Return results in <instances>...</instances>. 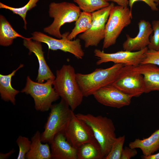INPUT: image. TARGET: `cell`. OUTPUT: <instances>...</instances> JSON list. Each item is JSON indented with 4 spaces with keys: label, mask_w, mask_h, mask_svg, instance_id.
I'll use <instances>...</instances> for the list:
<instances>
[{
    "label": "cell",
    "mask_w": 159,
    "mask_h": 159,
    "mask_svg": "<svg viewBox=\"0 0 159 159\" xmlns=\"http://www.w3.org/2000/svg\"><path fill=\"white\" fill-rule=\"evenodd\" d=\"M74 68L70 64H64L56 72L53 85L59 97L63 100L73 111L82 103L84 97L76 79Z\"/></svg>",
    "instance_id": "6da1fadb"
},
{
    "label": "cell",
    "mask_w": 159,
    "mask_h": 159,
    "mask_svg": "<svg viewBox=\"0 0 159 159\" xmlns=\"http://www.w3.org/2000/svg\"><path fill=\"white\" fill-rule=\"evenodd\" d=\"M123 64H115L106 69L97 68L87 74L76 73V79L84 97H87L115 80L123 67Z\"/></svg>",
    "instance_id": "7a4b0ae2"
},
{
    "label": "cell",
    "mask_w": 159,
    "mask_h": 159,
    "mask_svg": "<svg viewBox=\"0 0 159 159\" xmlns=\"http://www.w3.org/2000/svg\"><path fill=\"white\" fill-rule=\"evenodd\" d=\"M50 112L41 134L42 143L50 144L55 136L64 133L74 114L73 111L62 99L58 103L52 105Z\"/></svg>",
    "instance_id": "3957f363"
},
{
    "label": "cell",
    "mask_w": 159,
    "mask_h": 159,
    "mask_svg": "<svg viewBox=\"0 0 159 159\" xmlns=\"http://www.w3.org/2000/svg\"><path fill=\"white\" fill-rule=\"evenodd\" d=\"M91 128L105 157L109 153L116 138L115 127L112 121L106 116H94L90 114H75Z\"/></svg>",
    "instance_id": "277c9868"
},
{
    "label": "cell",
    "mask_w": 159,
    "mask_h": 159,
    "mask_svg": "<svg viewBox=\"0 0 159 159\" xmlns=\"http://www.w3.org/2000/svg\"><path fill=\"white\" fill-rule=\"evenodd\" d=\"M81 11L79 7L71 3L64 1L51 3L49 6V16L54 19L52 23L44 28V31L58 39L62 38L61 27L65 24L75 21Z\"/></svg>",
    "instance_id": "5b68a950"
},
{
    "label": "cell",
    "mask_w": 159,
    "mask_h": 159,
    "mask_svg": "<svg viewBox=\"0 0 159 159\" xmlns=\"http://www.w3.org/2000/svg\"><path fill=\"white\" fill-rule=\"evenodd\" d=\"M53 81L49 79L44 83H40L34 81L28 76L25 86L21 92L30 95L33 98L37 111H47L50 109L52 103L59 98L52 87Z\"/></svg>",
    "instance_id": "8992f818"
},
{
    "label": "cell",
    "mask_w": 159,
    "mask_h": 159,
    "mask_svg": "<svg viewBox=\"0 0 159 159\" xmlns=\"http://www.w3.org/2000/svg\"><path fill=\"white\" fill-rule=\"evenodd\" d=\"M132 10L127 7L114 6L111 9L105 25L103 49L114 45L123 29L131 23Z\"/></svg>",
    "instance_id": "52a82bcc"
},
{
    "label": "cell",
    "mask_w": 159,
    "mask_h": 159,
    "mask_svg": "<svg viewBox=\"0 0 159 159\" xmlns=\"http://www.w3.org/2000/svg\"><path fill=\"white\" fill-rule=\"evenodd\" d=\"M114 6V4L112 3L108 6L92 13L91 27L79 35V38L84 41L85 48L97 47L100 41L104 39L106 24L110 11Z\"/></svg>",
    "instance_id": "ba28073f"
},
{
    "label": "cell",
    "mask_w": 159,
    "mask_h": 159,
    "mask_svg": "<svg viewBox=\"0 0 159 159\" xmlns=\"http://www.w3.org/2000/svg\"><path fill=\"white\" fill-rule=\"evenodd\" d=\"M69 33L66 32L63 34L61 39H56L42 33L34 32L32 34V39L46 44L49 49L53 51L60 50L73 54L77 59H82L85 55L82 48L80 39L77 38L70 40L67 38Z\"/></svg>",
    "instance_id": "9c48e42d"
},
{
    "label": "cell",
    "mask_w": 159,
    "mask_h": 159,
    "mask_svg": "<svg viewBox=\"0 0 159 159\" xmlns=\"http://www.w3.org/2000/svg\"><path fill=\"white\" fill-rule=\"evenodd\" d=\"M132 66L125 65L112 84L132 97H137L145 92V85L143 76L134 71Z\"/></svg>",
    "instance_id": "30bf717a"
},
{
    "label": "cell",
    "mask_w": 159,
    "mask_h": 159,
    "mask_svg": "<svg viewBox=\"0 0 159 159\" xmlns=\"http://www.w3.org/2000/svg\"><path fill=\"white\" fill-rule=\"evenodd\" d=\"M64 134L67 141L76 149L87 143H91L101 148L90 127L74 114Z\"/></svg>",
    "instance_id": "8fae6325"
},
{
    "label": "cell",
    "mask_w": 159,
    "mask_h": 159,
    "mask_svg": "<svg viewBox=\"0 0 159 159\" xmlns=\"http://www.w3.org/2000/svg\"><path fill=\"white\" fill-rule=\"evenodd\" d=\"M148 47L137 51H120L113 53H106L98 49H95L94 56L98 59L97 65L109 62L123 64L125 65L136 66L140 64L148 50Z\"/></svg>",
    "instance_id": "7c38bea8"
},
{
    "label": "cell",
    "mask_w": 159,
    "mask_h": 159,
    "mask_svg": "<svg viewBox=\"0 0 159 159\" xmlns=\"http://www.w3.org/2000/svg\"><path fill=\"white\" fill-rule=\"evenodd\" d=\"M96 100L105 106L120 108L130 104L132 97L112 84L103 87L93 95Z\"/></svg>",
    "instance_id": "4fadbf2b"
},
{
    "label": "cell",
    "mask_w": 159,
    "mask_h": 159,
    "mask_svg": "<svg viewBox=\"0 0 159 159\" xmlns=\"http://www.w3.org/2000/svg\"><path fill=\"white\" fill-rule=\"evenodd\" d=\"M139 31L134 38L126 34V39L122 44L124 50L134 52L142 50L147 47L150 43V37L153 31L149 21L143 19L138 23Z\"/></svg>",
    "instance_id": "5bb4252c"
},
{
    "label": "cell",
    "mask_w": 159,
    "mask_h": 159,
    "mask_svg": "<svg viewBox=\"0 0 159 159\" xmlns=\"http://www.w3.org/2000/svg\"><path fill=\"white\" fill-rule=\"evenodd\" d=\"M31 37L24 39L23 45L29 50V54L34 53L37 58L39 64L37 82L43 83L49 79L54 80L56 77L47 64L44 56L41 42L32 40Z\"/></svg>",
    "instance_id": "9a60e30c"
},
{
    "label": "cell",
    "mask_w": 159,
    "mask_h": 159,
    "mask_svg": "<svg viewBox=\"0 0 159 159\" xmlns=\"http://www.w3.org/2000/svg\"><path fill=\"white\" fill-rule=\"evenodd\" d=\"M50 144L51 159H77V149L67 141L64 133L56 135Z\"/></svg>",
    "instance_id": "2e32d148"
},
{
    "label": "cell",
    "mask_w": 159,
    "mask_h": 159,
    "mask_svg": "<svg viewBox=\"0 0 159 159\" xmlns=\"http://www.w3.org/2000/svg\"><path fill=\"white\" fill-rule=\"evenodd\" d=\"M132 69L143 76L145 87L144 93L159 91V67L154 64H146L133 66Z\"/></svg>",
    "instance_id": "e0dca14e"
},
{
    "label": "cell",
    "mask_w": 159,
    "mask_h": 159,
    "mask_svg": "<svg viewBox=\"0 0 159 159\" xmlns=\"http://www.w3.org/2000/svg\"><path fill=\"white\" fill-rule=\"evenodd\" d=\"M31 144L29 151L26 154L27 159H51V150L48 143H42L41 134L36 131L31 139Z\"/></svg>",
    "instance_id": "ac0fdd59"
},
{
    "label": "cell",
    "mask_w": 159,
    "mask_h": 159,
    "mask_svg": "<svg viewBox=\"0 0 159 159\" xmlns=\"http://www.w3.org/2000/svg\"><path fill=\"white\" fill-rule=\"evenodd\" d=\"M24 65L21 64L19 67L11 73L4 75L0 74V95L1 99L5 102H10L13 105L16 104L15 97L19 91L14 89L11 85L12 77L16 71L23 67Z\"/></svg>",
    "instance_id": "d6986e66"
},
{
    "label": "cell",
    "mask_w": 159,
    "mask_h": 159,
    "mask_svg": "<svg viewBox=\"0 0 159 159\" xmlns=\"http://www.w3.org/2000/svg\"><path fill=\"white\" fill-rule=\"evenodd\" d=\"M129 147L132 148H140L145 156L154 154L159 150V129L148 138L136 139L129 143Z\"/></svg>",
    "instance_id": "ffe728a7"
},
{
    "label": "cell",
    "mask_w": 159,
    "mask_h": 159,
    "mask_svg": "<svg viewBox=\"0 0 159 159\" xmlns=\"http://www.w3.org/2000/svg\"><path fill=\"white\" fill-rule=\"evenodd\" d=\"M18 37L23 39L29 38L22 36L13 28L9 22L2 15H0V45L9 46L13 43L14 40Z\"/></svg>",
    "instance_id": "44dd1931"
},
{
    "label": "cell",
    "mask_w": 159,
    "mask_h": 159,
    "mask_svg": "<svg viewBox=\"0 0 159 159\" xmlns=\"http://www.w3.org/2000/svg\"><path fill=\"white\" fill-rule=\"evenodd\" d=\"M92 21V13L81 12L79 16L75 21V25L71 32L67 36L70 40L75 39L79 34L87 30L91 27Z\"/></svg>",
    "instance_id": "7402d4cb"
},
{
    "label": "cell",
    "mask_w": 159,
    "mask_h": 159,
    "mask_svg": "<svg viewBox=\"0 0 159 159\" xmlns=\"http://www.w3.org/2000/svg\"><path fill=\"white\" fill-rule=\"evenodd\" d=\"M77 159H102L105 157L101 148L91 143H85L77 149Z\"/></svg>",
    "instance_id": "603a6c76"
},
{
    "label": "cell",
    "mask_w": 159,
    "mask_h": 159,
    "mask_svg": "<svg viewBox=\"0 0 159 159\" xmlns=\"http://www.w3.org/2000/svg\"><path fill=\"white\" fill-rule=\"evenodd\" d=\"M82 11L92 13L109 6L105 0H73Z\"/></svg>",
    "instance_id": "cb8c5ba5"
},
{
    "label": "cell",
    "mask_w": 159,
    "mask_h": 159,
    "mask_svg": "<svg viewBox=\"0 0 159 159\" xmlns=\"http://www.w3.org/2000/svg\"><path fill=\"white\" fill-rule=\"evenodd\" d=\"M39 0H29L28 2L24 6L19 8H15L9 6L0 2V8L4 9L11 11L14 14L19 15L23 19L24 25V28L26 29L27 23L26 17L27 12L37 6V3Z\"/></svg>",
    "instance_id": "d4e9b609"
},
{
    "label": "cell",
    "mask_w": 159,
    "mask_h": 159,
    "mask_svg": "<svg viewBox=\"0 0 159 159\" xmlns=\"http://www.w3.org/2000/svg\"><path fill=\"white\" fill-rule=\"evenodd\" d=\"M125 140V135L117 138L113 143L109 153L105 159H121Z\"/></svg>",
    "instance_id": "484cf974"
},
{
    "label": "cell",
    "mask_w": 159,
    "mask_h": 159,
    "mask_svg": "<svg viewBox=\"0 0 159 159\" xmlns=\"http://www.w3.org/2000/svg\"><path fill=\"white\" fill-rule=\"evenodd\" d=\"M16 142L19 148V154L17 159H25L26 155L30 148L31 140H29L27 137L19 135Z\"/></svg>",
    "instance_id": "4316f807"
},
{
    "label": "cell",
    "mask_w": 159,
    "mask_h": 159,
    "mask_svg": "<svg viewBox=\"0 0 159 159\" xmlns=\"http://www.w3.org/2000/svg\"><path fill=\"white\" fill-rule=\"evenodd\" d=\"M152 26L153 34L150 36L147 47L148 49L159 51V20L153 21Z\"/></svg>",
    "instance_id": "83f0119b"
},
{
    "label": "cell",
    "mask_w": 159,
    "mask_h": 159,
    "mask_svg": "<svg viewBox=\"0 0 159 159\" xmlns=\"http://www.w3.org/2000/svg\"><path fill=\"white\" fill-rule=\"evenodd\" d=\"M153 64L159 66V51L148 49L140 64Z\"/></svg>",
    "instance_id": "f1b7e54d"
},
{
    "label": "cell",
    "mask_w": 159,
    "mask_h": 159,
    "mask_svg": "<svg viewBox=\"0 0 159 159\" xmlns=\"http://www.w3.org/2000/svg\"><path fill=\"white\" fill-rule=\"evenodd\" d=\"M129 5L130 9L132 10L134 4L136 1H142L146 4L153 11H158L157 4L159 3V0H128Z\"/></svg>",
    "instance_id": "f546056e"
},
{
    "label": "cell",
    "mask_w": 159,
    "mask_h": 159,
    "mask_svg": "<svg viewBox=\"0 0 159 159\" xmlns=\"http://www.w3.org/2000/svg\"><path fill=\"white\" fill-rule=\"evenodd\" d=\"M137 153L135 148L125 147L123 149L121 159H130L135 156Z\"/></svg>",
    "instance_id": "4dcf8cb0"
},
{
    "label": "cell",
    "mask_w": 159,
    "mask_h": 159,
    "mask_svg": "<svg viewBox=\"0 0 159 159\" xmlns=\"http://www.w3.org/2000/svg\"><path fill=\"white\" fill-rule=\"evenodd\" d=\"M107 2L112 1L117 4L118 5L123 7H127L129 5L128 0H105Z\"/></svg>",
    "instance_id": "1f68e13d"
},
{
    "label": "cell",
    "mask_w": 159,
    "mask_h": 159,
    "mask_svg": "<svg viewBox=\"0 0 159 159\" xmlns=\"http://www.w3.org/2000/svg\"><path fill=\"white\" fill-rule=\"evenodd\" d=\"M15 152V150L12 149L8 152L6 153H0V159H6L8 158L13 153Z\"/></svg>",
    "instance_id": "d6a6232c"
},
{
    "label": "cell",
    "mask_w": 159,
    "mask_h": 159,
    "mask_svg": "<svg viewBox=\"0 0 159 159\" xmlns=\"http://www.w3.org/2000/svg\"><path fill=\"white\" fill-rule=\"evenodd\" d=\"M141 158L143 159H159V152L147 156L143 155L141 156Z\"/></svg>",
    "instance_id": "836d02e7"
},
{
    "label": "cell",
    "mask_w": 159,
    "mask_h": 159,
    "mask_svg": "<svg viewBox=\"0 0 159 159\" xmlns=\"http://www.w3.org/2000/svg\"></svg>",
    "instance_id": "e575fe53"
}]
</instances>
